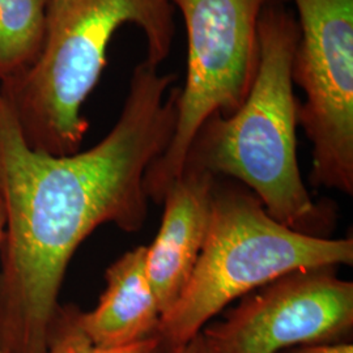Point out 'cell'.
Segmentation results:
<instances>
[{"label": "cell", "instance_id": "cell-1", "mask_svg": "<svg viewBox=\"0 0 353 353\" xmlns=\"http://www.w3.org/2000/svg\"><path fill=\"white\" fill-rule=\"evenodd\" d=\"M147 59L132 71L113 128L87 151H33L0 92V348L45 353L77 248L105 224L139 232L144 176L174 135L179 87Z\"/></svg>", "mask_w": 353, "mask_h": 353}, {"label": "cell", "instance_id": "cell-2", "mask_svg": "<svg viewBox=\"0 0 353 353\" xmlns=\"http://www.w3.org/2000/svg\"><path fill=\"white\" fill-rule=\"evenodd\" d=\"M297 41L294 12L285 4L267 7L259 20V64L246 100L234 113H214L203 122L185 165L239 182L283 225L327 239L335 212L312 199L297 159L300 100L292 76Z\"/></svg>", "mask_w": 353, "mask_h": 353}, {"label": "cell", "instance_id": "cell-3", "mask_svg": "<svg viewBox=\"0 0 353 353\" xmlns=\"http://www.w3.org/2000/svg\"><path fill=\"white\" fill-rule=\"evenodd\" d=\"M143 32L147 59L161 67L176 37L172 0H61L37 62L0 84L26 144L33 151L68 156L80 151L89 122L83 106L108 64L118 30Z\"/></svg>", "mask_w": 353, "mask_h": 353}, {"label": "cell", "instance_id": "cell-4", "mask_svg": "<svg viewBox=\"0 0 353 353\" xmlns=\"http://www.w3.org/2000/svg\"><path fill=\"white\" fill-rule=\"evenodd\" d=\"M352 263V237L296 232L276 221L248 188L216 176L202 252L156 336L165 350L176 348L201 334L229 303L275 279L303 268Z\"/></svg>", "mask_w": 353, "mask_h": 353}, {"label": "cell", "instance_id": "cell-5", "mask_svg": "<svg viewBox=\"0 0 353 353\" xmlns=\"http://www.w3.org/2000/svg\"><path fill=\"white\" fill-rule=\"evenodd\" d=\"M288 0H172L188 38L183 87L174 135L144 176L148 199L161 203L181 174L194 135L212 114L240 109L259 64V20L265 8Z\"/></svg>", "mask_w": 353, "mask_h": 353}, {"label": "cell", "instance_id": "cell-6", "mask_svg": "<svg viewBox=\"0 0 353 353\" xmlns=\"http://www.w3.org/2000/svg\"><path fill=\"white\" fill-rule=\"evenodd\" d=\"M299 126L313 147L310 183L353 194V0H293Z\"/></svg>", "mask_w": 353, "mask_h": 353}, {"label": "cell", "instance_id": "cell-7", "mask_svg": "<svg viewBox=\"0 0 353 353\" xmlns=\"http://www.w3.org/2000/svg\"><path fill=\"white\" fill-rule=\"evenodd\" d=\"M352 327L353 283L323 265L292 271L243 296L202 334L216 353H279L339 343Z\"/></svg>", "mask_w": 353, "mask_h": 353}, {"label": "cell", "instance_id": "cell-8", "mask_svg": "<svg viewBox=\"0 0 353 353\" xmlns=\"http://www.w3.org/2000/svg\"><path fill=\"white\" fill-rule=\"evenodd\" d=\"M214 181L211 173L185 165L165 192L161 225L145 246V272L163 316L185 290L202 252Z\"/></svg>", "mask_w": 353, "mask_h": 353}, {"label": "cell", "instance_id": "cell-9", "mask_svg": "<svg viewBox=\"0 0 353 353\" xmlns=\"http://www.w3.org/2000/svg\"><path fill=\"white\" fill-rule=\"evenodd\" d=\"M106 287L97 306L79 310L77 322L101 348H121L154 336L163 312L145 272V246L119 256L105 272Z\"/></svg>", "mask_w": 353, "mask_h": 353}, {"label": "cell", "instance_id": "cell-10", "mask_svg": "<svg viewBox=\"0 0 353 353\" xmlns=\"http://www.w3.org/2000/svg\"><path fill=\"white\" fill-rule=\"evenodd\" d=\"M50 0H0V84L24 74L43 50Z\"/></svg>", "mask_w": 353, "mask_h": 353}, {"label": "cell", "instance_id": "cell-11", "mask_svg": "<svg viewBox=\"0 0 353 353\" xmlns=\"http://www.w3.org/2000/svg\"><path fill=\"white\" fill-rule=\"evenodd\" d=\"M79 310L74 305L61 306L51 327L50 341L45 353H163L159 336L121 348H101L89 341L79 326Z\"/></svg>", "mask_w": 353, "mask_h": 353}, {"label": "cell", "instance_id": "cell-12", "mask_svg": "<svg viewBox=\"0 0 353 353\" xmlns=\"http://www.w3.org/2000/svg\"><path fill=\"white\" fill-rule=\"evenodd\" d=\"M279 353H353V345L347 341L303 344Z\"/></svg>", "mask_w": 353, "mask_h": 353}, {"label": "cell", "instance_id": "cell-13", "mask_svg": "<svg viewBox=\"0 0 353 353\" xmlns=\"http://www.w3.org/2000/svg\"><path fill=\"white\" fill-rule=\"evenodd\" d=\"M163 353H216L211 348V345L208 344V341H205L204 335L202 332L198 334L195 338H192L191 341L176 347V348H170V350H165Z\"/></svg>", "mask_w": 353, "mask_h": 353}, {"label": "cell", "instance_id": "cell-14", "mask_svg": "<svg viewBox=\"0 0 353 353\" xmlns=\"http://www.w3.org/2000/svg\"><path fill=\"white\" fill-rule=\"evenodd\" d=\"M1 241H3V223H1V219H0V248H1ZM0 353H3L1 348H0Z\"/></svg>", "mask_w": 353, "mask_h": 353}, {"label": "cell", "instance_id": "cell-15", "mask_svg": "<svg viewBox=\"0 0 353 353\" xmlns=\"http://www.w3.org/2000/svg\"><path fill=\"white\" fill-rule=\"evenodd\" d=\"M59 1H61V0H50V10H49V12H50L52 8H55V7L59 4Z\"/></svg>", "mask_w": 353, "mask_h": 353}]
</instances>
